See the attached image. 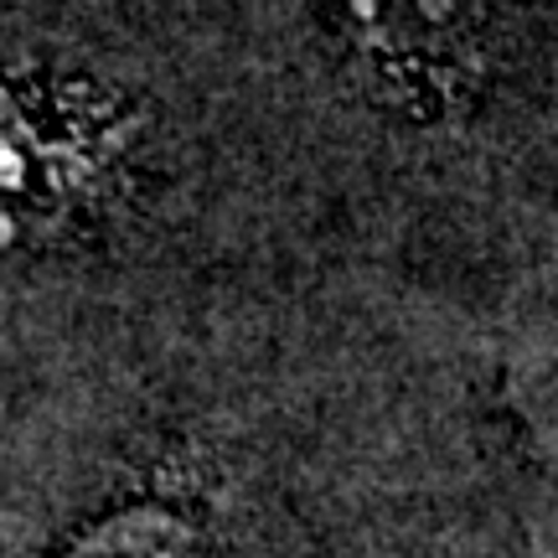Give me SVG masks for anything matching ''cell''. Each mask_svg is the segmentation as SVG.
<instances>
[{
	"label": "cell",
	"mask_w": 558,
	"mask_h": 558,
	"mask_svg": "<svg viewBox=\"0 0 558 558\" xmlns=\"http://www.w3.org/2000/svg\"><path fill=\"white\" fill-rule=\"evenodd\" d=\"M62 558H202V527L171 501H124L88 522Z\"/></svg>",
	"instance_id": "1"
},
{
	"label": "cell",
	"mask_w": 558,
	"mask_h": 558,
	"mask_svg": "<svg viewBox=\"0 0 558 558\" xmlns=\"http://www.w3.org/2000/svg\"><path fill=\"white\" fill-rule=\"evenodd\" d=\"M58 150L37 135L32 114L11 88H0V207L52 213L58 207Z\"/></svg>",
	"instance_id": "2"
}]
</instances>
